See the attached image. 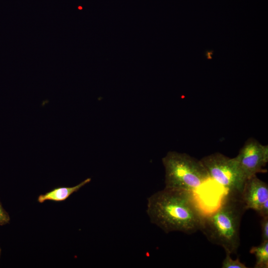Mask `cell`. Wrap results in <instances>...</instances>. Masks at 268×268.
Instances as JSON below:
<instances>
[{
	"instance_id": "4fadbf2b",
	"label": "cell",
	"mask_w": 268,
	"mask_h": 268,
	"mask_svg": "<svg viewBox=\"0 0 268 268\" xmlns=\"http://www.w3.org/2000/svg\"><path fill=\"white\" fill-rule=\"evenodd\" d=\"M213 51L211 50V51H206V52H205V56H206V57L207 58V59L208 60H211L212 59V57H211V55L213 54Z\"/></svg>"
},
{
	"instance_id": "8fae6325",
	"label": "cell",
	"mask_w": 268,
	"mask_h": 268,
	"mask_svg": "<svg viewBox=\"0 0 268 268\" xmlns=\"http://www.w3.org/2000/svg\"><path fill=\"white\" fill-rule=\"evenodd\" d=\"M10 218L8 213L3 207L0 200V226L8 224Z\"/></svg>"
},
{
	"instance_id": "6da1fadb",
	"label": "cell",
	"mask_w": 268,
	"mask_h": 268,
	"mask_svg": "<svg viewBox=\"0 0 268 268\" xmlns=\"http://www.w3.org/2000/svg\"><path fill=\"white\" fill-rule=\"evenodd\" d=\"M146 213L165 233H194L200 230L204 216L193 192L166 187L147 199Z\"/></svg>"
},
{
	"instance_id": "7c38bea8",
	"label": "cell",
	"mask_w": 268,
	"mask_h": 268,
	"mask_svg": "<svg viewBox=\"0 0 268 268\" xmlns=\"http://www.w3.org/2000/svg\"><path fill=\"white\" fill-rule=\"evenodd\" d=\"M257 212L262 217L268 216V200L263 203Z\"/></svg>"
},
{
	"instance_id": "7a4b0ae2",
	"label": "cell",
	"mask_w": 268,
	"mask_h": 268,
	"mask_svg": "<svg viewBox=\"0 0 268 268\" xmlns=\"http://www.w3.org/2000/svg\"><path fill=\"white\" fill-rule=\"evenodd\" d=\"M246 210L240 194L227 193L215 211L204 215L200 230L210 243L221 246L225 253L237 254L241 222Z\"/></svg>"
},
{
	"instance_id": "30bf717a",
	"label": "cell",
	"mask_w": 268,
	"mask_h": 268,
	"mask_svg": "<svg viewBox=\"0 0 268 268\" xmlns=\"http://www.w3.org/2000/svg\"><path fill=\"white\" fill-rule=\"evenodd\" d=\"M262 242L268 241V216L262 217L261 221Z\"/></svg>"
},
{
	"instance_id": "ba28073f",
	"label": "cell",
	"mask_w": 268,
	"mask_h": 268,
	"mask_svg": "<svg viewBox=\"0 0 268 268\" xmlns=\"http://www.w3.org/2000/svg\"><path fill=\"white\" fill-rule=\"evenodd\" d=\"M250 253L254 255L256 258L255 268H268V241L262 242L259 245L252 247Z\"/></svg>"
},
{
	"instance_id": "9c48e42d",
	"label": "cell",
	"mask_w": 268,
	"mask_h": 268,
	"mask_svg": "<svg viewBox=\"0 0 268 268\" xmlns=\"http://www.w3.org/2000/svg\"><path fill=\"white\" fill-rule=\"evenodd\" d=\"M226 253V256L222 263L221 268H247V267L241 262L239 258L236 260H232L231 255L228 253Z\"/></svg>"
},
{
	"instance_id": "3957f363",
	"label": "cell",
	"mask_w": 268,
	"mask_h": 268,
	"mask_svg": "<svg viewBox=\"0 0 268 268\" xmlns=\"http://www.w3.org/2000/svg\"><path fill=\"white\" fill-rule=\"evenodd\" d=\"M162 161L165 169L166 188L194 192L209 179L201 160L188 154L169 151Z\"/></svg>"
},
{
	"instance_id": "5b68a950",
	"label": "cell",
	"mask_w": 268,
	"mask_h": 268,
	"mask_svg": "<svg viewBox=\"0 0 268 268\" xmlns=\"http://www.w3.org/2000/svg\"><path fill=\"white\" fill-rule=\"evenodd\" d=\"M234 158L248 179L258 173L267 171L263 168L268 162V146L250 138Z\"/></svg>"
},
{
	"instance_id": "52a82bcc",
	"label": "cell",
	"mask_w": 268,
	"mask_h": 268,
	"mask_svg": "<svg viewBox=\"0 0 268 268\" xmlns=\"http://www.w3.org/2000/svg\"><path fill=\"white\" fill-rule=\"evenodd\" d=\"M91 179L88 178L78 184L72 187H59L46 193L41 194L37 198L39 203H43L47 201H62L66 200L72 194L77 192L83 186L90 183Z\"/></svg>"
},
{
	"instance_id": "5bb4252c",
	"label": "cell",
	"mask_w": 268,
	"mask_h": 268,
	"mask_svg": "<svg viewBox=\"0 0 268 268\" xmlns=\"http://www.w3.org/2000/svg\"><path fill=\"white\" fill-rule=\"evenodd\" d=\"M1 249L0 245V257H1Z\"/></svg>"
},
{
	"instance_id": "8992f818",
	"label": "cell",
	"mask_w": 268,
	"mask_h": 268,
	"mask_svg": "<svg viewBox=\"0 0 268 268\" xmlns=\"http://www.w3.org/2000/svg\"><path fill=\"white\" fill-rule=\"evenodd\" d=\"M240 198L246 210L252 209L257 212L268 200V185L254 175L246 180Z\"/></svg>"
},
{
	"instance_id": "277c9868",
	"label": "cell",
	"mask_w": 268,
	"mask_h": 268,
	"mask_svg": "<svg viewBox=\"0 0 268 268\" xmlns=\"http://www.w3.org/2000/svg\"><path fill=\"white\" fill-rule=\"evenodd\" d=\"M201 161L209 178L223 187L227 193L241 194L247 179L234 158L216 152L202 157Z\"/></svg>"
},
{
	"instance_id": "9a60e30c",
	"label": "cell",
	"mask_w": 268,
	"mask_h": 268,
	"mask_svg": "<svg viewBox=\"0 0 268 268\" xmlns=\"http://www.w3.org/2000/svg\"><path fill=\"white\" fill-rule=\"evenodd\" d=\"M79 9H81V8H82V7H80V6H79Z\"/></svg>"
}]
</instances>
